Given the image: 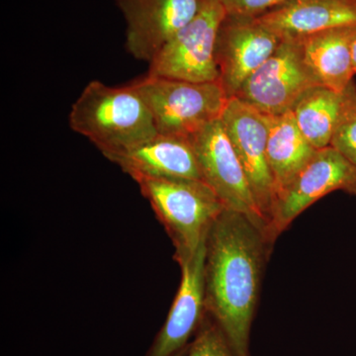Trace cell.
Returning a JSON list of instances; mask_svg holds the SVG:
<instances>
[{
	"label": "cell",
	"instance_id": "11",
	"mask_svg": "<svg viewBox=\"0 0 356 356\" xmlns=\"http://www.w3.org/2000/svg\"><path fill=\"white\" fill-rule=\"evenodd\" d=\"M125 18L126 48L149 63L161 49L197 15L200 0H116Z\"/></svg>",
	"mask_w": 356,
	"mask_h": 356
},
{
	"label": "cell",
	"instance_id": "14",
	"mask_svg": "<svg viewBox=\"0 0 356 356\" xmlns=\"http://www.w3.org/2000/svg\"><path fill=\"white\" fill-rule=\"evenodd\" d=\"M281 40L356 27V0H293L257 17Z\"/></svg>",
	"mask_w": 356,
	"mask_h": 356
},
{
	"label": "cell",
	"instance_id": "12",
	"mask_svg": "<svg viewBox=\"0 0 356 356\" xmlns=\"http://www.w3.org/2000/svg\"><path fill=\"white\" fill-rule=\"evenodd\" d=\"M205 242L193 257L180 264L181 281L177 296L146 356H180L200 329L207 315Z\"/></svg>",
	"mask_w": 356,
	"mask_h": 356
},
{
	"label": "cell",
	"instance_id": "4",
	"mask_svg": "<svg viewBox=\"0 0 356 356\" xmlns=\"http://www.w3.org/2000/svg\"><path fill=\"white\" fill-rule=\"evenodd\" d=\"M161 135L189 138L221 118L229 97L218 81L192 83L146 74L130 83Z\"/></svg>",
	"mask_w": 356,
	"mask_h": 356
},
{
	"label": "cell",
	"instance_id": "10",
	"mask_svg": "<svg viewBox=\"0 0 356 356\" xmlns=\"http://www.w3.org/2000/svg\"><path fill=\"white\" fill-rule=\"evenodd\" d=\"M281 39L257 18L229 15L218 31L215 60L219 83L229 98L273 55Z\"/></svg>",
	"mask_w": 356,
	"mask_h": 356
},
{
	"label": "cell",
	"instance_id": "18",
	"mask_svg": "<svg viewBox=\"0 0 356 356\" xmlns=\"http://www.w3.org/2000/svg\"><path fill=\"white\" fill-rule=\"evenodd\" d=\"M180 356H238L224 332L207 313L200 329Z\"/></svg>",
	"mask_w": 356,
	"mask_h": 356
},
{
	"label": "cell",
	"instance_id": "21",
	"mask_svg": "<svg viewBox=\"0 0 356 356\" xmlns=\"http://www.w3.org/2000/svg\"><path fill=\"white\" fill-rule=\"evenodd\" d=\"M353 70H355V72L356 74V38L355 40V42H353Z\"/></svg>",
	"mask_w": 356,
	"mask_h": 356
},
{
	"label": "cell",
	"instance_id": "9",
	"mask_svg": "<svg viewBox=\"0 0 356 356\" xmlns=\"http://www.w3.org/2000/svg\"><path fill=\"white\" fill-rule=\"evenodd\" d=\"M221 121L242 163L269 236L275 189L267 161L268 115L238 97H231L222 112Z\"/></svg>",
	"mask_w": 356,
	"mask_h": 356
},
{
	"label": "cell",
	"instance_id": "1",
	"mask_svg": "<svg viewBox=\"0 0 356 356\" xmlns=\"http://www.w3.org/2000/svg\"><path fill=\"white\" fill-rule=\"evenodd\" d=\"M273 245L261 227L229 208L206 236V310L238 356H250V332Z\"/></svg>",
	"mask_w": 356,
	"mask_h": 356
},
{
	"label": "cell",
	"instance_id": "5",
	"mask_svg": "<svg viewBox=\"0 0 356 356\" xmlns=\"http://www.w3.org/2000/svg\"><path fill=\"white\" fill-rule=\"evenodd\" d=\"M226 15L221 0H200L197 15L156 54L147 74L192 83L219 81L215 47Z\"/></svg>",
	"mask_w": 356,
	"mask_h": 356
},
{
	"label": "cell",
	"instance_id": "8",
	"mask_svg": "<svg viewBox=\"0 0 356 356\" xmlns=\"http://www.w3.org/2000/svg\"><path fill=\"white\" fill-rule=\"evenodd\" d=\"M189 140L195 152L203 181L209 185L227 208L247 215L267 234L247 175L221 118L204 126Z\"/></svg>",
	"mask_w": 356,
	"mask_h": 356
},
{
	"label": "cell",
	"instance_id": "17",
	"mask_svg": "<svg viewBox=\"0 0 356 356\" xmlns=\"http://www.w3.org/2000/svg\"><path fill=\"white\" fill-rule=\"evenodd\" d=\"M267 161L273 178L275 198L317 152L298 127L291 110L269 116ZM275 202V201H274Z\"/></svg>",
	"mask_w": 356,
	"mask_h": 356
},
{
	"label": "cell",
	"instance_id": "20",
	"mask_svg": "<svg viewBox=\"0 0 356 356\" xmlns=\"http://www.w3.org/2000/svg\"><path fill=\"white\" fill-rule=\"evenodd\" d=\"M330 147L356 165V112L337 129Z\"/></svg>",
	"mask_w": 356,
	"mask_h": 356
},
{
	"label": "cell",
	"instance_id": "2",
	"mask_svg": "<svg viewBox=\"0 0 356 356\" xmlns=\"http://www.w3.org/2000/svg\"><path fill=\"white\" fill-rule=\"evenodd\" d=\"M70 127L90 140L105 158L124 153L158 135L153 116L129 84L92 81L72 104Z\"/></svg>",
	"mask_w": 356,
	"mask_h": 356
},
{
	"label": "cell",
	"instance_id": "15",
	"mask_svg": "<svg viewBox=\"0 0 356 356\" xmlns=\"http://www.w3.org/2000/svg\"><path fill=\"white\" fill-rule=\"evenodd\" d=\"M295 120L315 149L330 147L337 129L356 112V83L343 91L318 86L307 90L291 108Z\"/></svg>",
	"mask_w": 356,
	"mask_h": 356
},
{
	"label": "cell",
	"instance_id": "3",
	"mask_svg": "<svg viewBox=\"0 0 356 356\" xmlns=\"http://www.w3.org/2000/svg\"><path fill=\"white\" fill-rule=\"evenodd\" d=\"M136 182L170 236L175 261L180 266L191 259L226 209L225 204L202 180L140 178Z\"/></svg>",
	"mask_w": 356,
	"mask_h": 356
},
{
	"label": "cell",
	"instance_id": "16",
	"mask_svg": "<svg viewBox=\"0 0 356 356\" xmlns=\"http://www.w3.org/2000/svg\"><path fill=\"white\" fill-rule=\"evenodd\" d=\"M356 27L336 28L296 38L309 67L321 86L343 91L355 76L353 44Z\"/></svg>",
	"mask_w": 356,
	"mask_h": 356
},
{
	"label": "cell",
	"instance_id": "6",
	"mask_svg": "<svg viewBox=\"0 0 356 356\" xmlns=\"http://www.w3.org/2000/svg\"><path fill=\"white\" fill-rule=\"evenodd\" d=\"M318 86L297 39H282L234 97L264 114L276 116L291 110L307 90Z\"/></svg>",
	"mask_w": 356,
	"mask_h": 356
},
{
	"label": "cell",
	"instance_id": "7",
	"mask_svg": "<svg viewBox=\"0 0 356 356\" xmlns=\"http://www.w3.org/2000/svg\"><path fill=\"white\" fill-rule=\"evenodd\" d=\"M334 191L356 196V165L334 147L317 149L305 168L276 195L269 238H278L311 205Z\"/></svg>",
	"mask_w": 356,
	"mask_h": 356
},
{
	"label": "cell",
	"instance_id": "19",
	"mask_svg": "<svg viewBox=\"0 0 356 356\" xmlns=\"http://www.w3.org/2000/svg\"><path fill=\"white\" fill-rule=\"evenodd\" d=\"M229 15L257 18L293 0H221Z\"/></svg>",
	"mask_w": 356,
	"mask_h": 356
},
{
	"label": "cell",
	"instance_id": "13",
	"mask_svg": "<svg viewBox=\"0 0 356 356\" xmlns=\"http://www.w3.org/2000/svg\"><path fill=\"white\" fill-rule=\"evenodd\" d=\"M107 159L120 166L135 181L140 178L202 180L189 138L158 134L144 144Z\"/></svg>",
	"mask_w": 356,
	"mask_h": 356
}]
</instances>
